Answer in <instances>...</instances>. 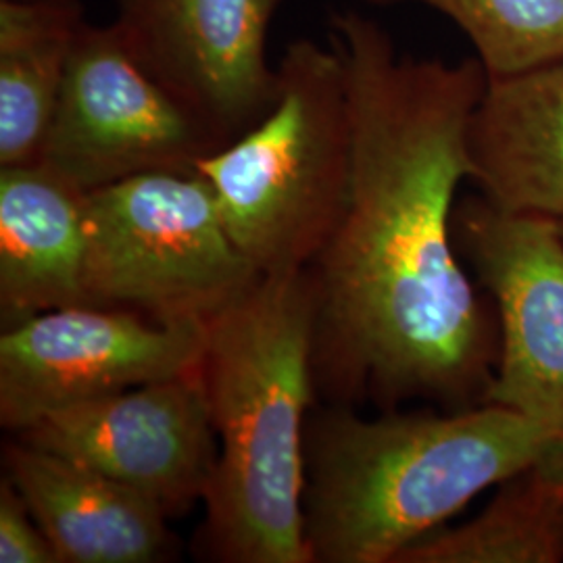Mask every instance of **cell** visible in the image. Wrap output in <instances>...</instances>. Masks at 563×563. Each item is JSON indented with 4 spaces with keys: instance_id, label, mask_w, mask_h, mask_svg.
Listing matches in <instances>:
<instances>
[{
    "instance_id": "cell-15",
    "label": "cell",
    "mask_w": 563,
    "mask_h": 563,
    "mask_svg": "<svg viewBox=\"0 0 563 563\" xmlns=\"http://www.w3.org/2000/svg\"><path fill=\"white\" fill-rule=\"evenodd\" d=\"M497 488L476 518L432 530L395 563H562V481L537 463Z\"/></svg>"
},
{
    "instance_id": "cell-16",
    "label": "cell",
    "mask_w": 563,
    "mask_h": 563,
    "mask_svg": "<svg viewBox=\"0 0 563 563\" xmlns=\"http://www.w3.org/2000/svg\"><path fill=\"white\" fill-rule=\"evenodd\" d=\"M376 7L420 2L470 38L488 78L563 57V0H363Z\"/></svg>"
},
{
    "instance_id": "cell-10",
    "label": "cell",
    "mask_w": 563,
    "mask_h": 563,
    "mask_svg": "<svg viewBox=\"0 0 563 563\" xmlns=\"http://www.w3.org/2000/svg\"><path fill=\"white\" fill-rule=\"evenodd\" d=\"M282 2L118 0L113 25L134 59L230 144L276 102L267 32Z\"/></svg>"
},
{
    "instance_id": "cell-19",
    "label": "cell",
    "mask_w": 563,
    "mask_h": 563,
    "mask_svg": "<svg viewBox=\"0 0 563 563\" xmlns=\"http://www.w3.org/2000/svg\"><path fill=\"white\" fill-rule=\"evenodd\" d=\"M560 228H562V234H563V220H560Z\"/></svg>"
},
{
    "instance_id": "cell-6",
    "label": "cell",
    "mask_w": 563,
    "mask_h": 563,
    "mask_svg": "<svg viewBox=\"0 0 563 563\" xmlns=\"http://www.w3.org/2000/svg\"><path fill=\"white\" fill-rule=\"evenodd\" d=\"M228 142L155 80L118 27L81 25L41 163L81 190L153 172H197Z\"/></svg>"
},
{
    "instance_id": "cell-12",
    "label": "cell",
    "mask_w": 563,
    "mask_h": 563,
    "mask_svg": "<svg viewBox=\"0 0 563 563\" xmlns=\"http://www.w3.org/2000/svg\"><path fill=\"white\" fill-rule=\"evenodd\" d=\"M467 151L484 201L563 220V57L488 78Z\"/></svg>"
},
{
    "instance_id": "cell-14",
    "label": "cell",
    "mask_w": 563,
    "mask_h": 563,
    "mask_svg": "<svg viewBox=\"0 0 563 563\" xmlns=\"http://www.w3.org/2000/svg\"><path fill=\"white\" fill-rule=\"evenodd\" d=\"M84 23L80 0H0V167L41 162Z\"/></svg>"
},
{
    "instance_id": "cell-18",
    "label": "cell",
    "mask_w": 563,
    "mask_h": 563,
    "mask_svg": "<svg viewBox=\"0 0 563 563\" xmlns=\"http://www.w3.org/2000/svg\"><path fill=\"white\" fill-rule=\"evenodd\" d=\"M539 465L563 483V437L555 439V443L551 444V449L544 453V457L539 462Z\"/></svg>"
},
{
    "instance_id": "cell-11",
    "label": "cell",
    "mask_w": 563,
    "mask_h": 563,
    "mask_svg": "<svg viewBox=\"0 0 563 563\" xmlns=\"http://www.w3.org/2000/svg\"><path fill=\"white\" fill-rule=\"evenodd\" d=\"M2 470L30 507L59 563H163L178 541L159 505L141 493L18 437Z\"/></svg>"
},
{
    "instance_id": "cell-2",
    "label": "cell",
    "mask_w": 563,
    "mask_h": 563,
    "mask_svg": "<svg viewBox=\"0 0 563 563\" xmlns=\"http://www.w3.org/2000/svg\"><path fill=\"white\" fill-rule=\"evenodd\" d=\"M307 269L262 276L207 322L201 380L218 437L197 553L218 563H311L305 432L318 397Z\"/></svg>"
},
{
    "instance_id": "cell-1",
    "label": "cell",
    "mask_w": 563,
    "mask_h": 563,
    "mask_svg": "<svg viewBox=\"0 0 563 563\" xmlns=\"http://www.w3.org/2000/svg\"><path fill=\"white\" fill-rule=\"evenodd\" d=\"M328 41L346 76L353 167L341 220L307 267L318 397L383 411L481 405L499 325L457 260L453 220L488 76L478 59L401 55L378 21L355 11L332 15Z\"/></svg>"
},
{
    "instance_id": "cell-5",
    "label": "cell",
    "mask_w": 563,
    "mask_h": 563,
    "mask_svg": "<svg viewBox=\"0 0 563 563\" xmlns=\"http://www.w3.org/2000/svg\"><path fill=\"white\" fill-rule=\"evenodd\" d=\"M88 305L202 322L262 274L230 236L199 172H153L86 192Z\"/></svg>"
},
{
    "instance_id": "cell-9",
    "label": "cell",
    "mask_w": 563,
    "mask_h": 563,
    "mask_svg": "<svg viewBox=\"0 0 563 563\" xmlns=\"http://www.w3.org/2000/svg\"><path fill=\"white\" fill-rule=\"evenodd\" d=\"M13 437L141 493L169 520L202 504L220 449L199 369L65 405Z\"/></svg>"
},
{
    "instance_id": "cell-17",
    "label": "cell",
    "mask_w": 563,
    "mask_h": 563,
    "mask_svg": "<svg viewBox=\"0 0 563 563\" xmlns=\"http://www.w3.org/2000/svg\"><path fill=\"white\" fill-rule=\"evenodd\" d=\"M0 563H59L13 483L0 481Z\"/></svg>"
},
{
    "instance_id": "cell-13",
    "label": "cell",
    "mask_w": 563,
    "mask_h": 563,
    "mask_svg": "<svg viewBox=\"0 0 563 563\" xmlns=\"http://www.w3.org/2000/svg\"><path fill=\"white\" fill-rule=\"evenodd\" d=\"M86 190L44 163L0 167L2 330L88 305Z\"/></svg>"
},
{
    "instance_id": "cell-7",
    "label": "cell",
    "mask_w": 563,
    "mask_h": 563,
    "mask_svg": "<svg viewBox=\"0 0 563 563\" xmlns=\"http://www.w3.org/2000/svg\"><path fill=\"white\" fill-rule=\"evenodd\" d=\"M207 323L76 305L0 334V426L11 434L65 405L99 399L201 367Z\"/></svg>"
},
{
    "instance_id": "cell-4",
    "label": "cell",
    "mask_w": 563,
    "mask_h": 563,
    "mask_svg": "<svg viewBox=\"0 0 563 563\" xmlns=\"http://www.w3.org/2000/svg\"><path fill=\"white\" fill-rule=\"evenodd\" d=\"M353 130L339 53L288 44L269 113L197 167L230 236L262 276L302 272L341 220L351 188Z\"/></svg>"
},
{
    "instance_id": "cell-3",
    "label": "cell",
    "mask_w": 563,
    "mask_h": 563,
    "mask_svg": "<svg viewBox=\"0 0 563 563\" xmlns=\"http://www.w3.org/2000/svg\"><path fill=\"white\" fill-rule=\"evenodd\" d=\"M558 437L493 402L380 418L325 405L305 432L311 563L397 562L478 493L541 462Z\"/></svg>"
},
{
    "instance_id": "cell-8",
    "label": "cell",
    "mask_w": 563,
    "mask_h": 563,
    "mask_svg": "<svg viewBox=\"0 0 563 563\" xmlns=\"http://www.w3.org/2000/svg\"><path fill=\"white\" fill-rule=\"evenodd\" d=\"M455 242L493 299L499 355L484 402L563 437V234L560 220L467 199Z\"/></svg>"
}]
</instances>
